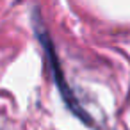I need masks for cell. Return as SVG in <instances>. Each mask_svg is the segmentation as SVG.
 I'll use <instances>...</instances> for the list:
<instances>
[{"instance_id":"6da1fadb","label":"cell","mask_w":130,"mask_h":130,"mask_svg":"<svg viewBox=\"0 0 130 130\" xmlns=\"http://www.w3.org/2000/svg\"><path fill=\"white\" fill-rule=\"evenodd\" d=\"M38 38H39V41H41V45H43V48H45V54H46V59H48V62H50V66H52V70H54V82L57 84V87H59V91H61V96L64 98L68 109H70L75 116H78L84 123L91 125L93 119H91L89 114L80 107L78 100L73 96L71 89L68 87V84H66V80H64V73H62L61 68H59V61H57V55H55V50H54V45H52L50 36H48L45 30H39V29H38Z\"/></svg>"}]
</instances>
